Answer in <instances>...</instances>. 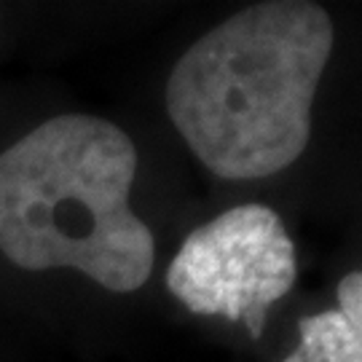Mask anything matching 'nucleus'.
Masks as SVG:
<instances>
[{
  "mask_svg": "<svg viewBox=\"0 0 362 362\" xmlns=\"http://www.w3.org/2000/svg\"><path fill=\"white\" fill-rule=\"evenodd\" d=\"M333 19L309 0L236 11L172 67L167 110L194 156L223 180H258L306 151L311 105L330 52Z\"/></svg>",
  "mask_w": 362,
  "mask_h": 362,
  "instance_id": "obj_1",
  "label": "nucleus"
},
{
  "mask_svg": "<svg viewBox=\"0 0 362 362\" xmlns=\"http://www.w3.org/2000/svg\"><path fill=\"white\" fill-rule=\"evenodd\" d=\"M137 148L116 124L67 113L0 156V252L27 272L78 269L110 293H134L156 260L129 207Z\"/></svg>",
  "mask_w": 362,
  "mask_h": 362,
  "instance_id": "obj_2",
  "label": "nucleus"
},
{
  "mask_svg": "<svg viewBox=\"0 0 362 362\" xmlns=\"http://www.w3.org/2000/svg\"><path fill=\"white\" fill-rule=\"evenodd\" d=\"M296 282V247L274 209L242 204L188 233L167 287L194 314L245 322L260 338L266 311Z\"/></svg>",
  "mask_w": 362,
  "mask_h": 362,
  "instance_id": "obj_3",
  "label": "nucleus"
},
{
  "mask_svg": "<svg viewBox=\"0 0 362 362\" xmlns=\"http://www.w3.org/2000/svg\"><path fill=\"white\" fill-rule=\"evenodd\" d=\"M298 330L300 344L282 362H362V325L338 309L303 317Z\"/></svg>",
  "mask_w": 362,
  "mask_h": 362,
  "instance_id": "obj_4",
  "label": "nucleus"
},
{
  "mask_svg": "<svg viewBox=\"0 0 362 362\" xmlns=\"http://www.w3.org/2000/svg\"><path fill=\"white\" fill-rule=\"evenodd\" d=\"M338 311L354 325H362V274L349 272L338 282Z\"/></svg>",
  "mask_w": 362,
  "mask_h": 362,
  "instance_id": "obj_5",
  "label": "nucleus"
}]
</instances>
